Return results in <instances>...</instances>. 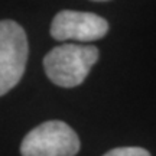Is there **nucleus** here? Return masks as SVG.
I'll return each instance as SVG.
<instances>
[{"label": "nucleus", "mask_w": 156, "mask_h": 156, "mask_svg": "<svg viewBox=\"0 0 156 156\" xmlns=\"http://www.w3.org/2000/svg\"><path fill=\"white\" fill-rule=\"evenodd\" d=\"M98 55L93 45L62 44L45 55V74L58 87L74 88L84 83Z\"/></svg>", "instance_id": "obj_1"}, {"label": "nucleus", "mask_w": 156, "mask_h": 156, "mask_svg": "<svg viewBox=\"0 0 156 156\" xmlns=\"http://www.w3.org/2000/svg\"><path fill=\"white\" fill-rule=\"evenodd\" d=\"M28 51L25 29L15 20H0V97L22 80Z\"/></svg>", "instance_id": "obj_2"}, {"label": "nucleus", "mask_w": 156, "mask_h": 156, "mask_svg": "<svg viewBox=\"0 0 156 156\" xmlns=\"http://www.w3.org/2000/svg\"><path fill=\"white\" fill-rule=\"evenodd\" d=\"M77 133L61 120H49L32 129L22 140V156H75L80 152Z\"/></svg>", "instance_id": "obj_3"}, {"label": "nucleus", "mask_w": 156, "mask_h": 156, "mask_svg": "<svg viewBox=\"0 0 156 156\" xmlns=\"http://www.w3.org/2000/svg\"><path fill=\"white\" fill-rule=\"evenodd\" d=\"M108 23L90 12L61 10L51 23V36L56 41L93 42L106 36Z\"/></svg>", "instance_id": "obj_4"}, {"label": "nucleus", "mask_w": 156, "mask_h": 156, "mask_svg": "<svg viewBox=\"0 0 156 156\" xmlns=\"http://www.w3.org/2000/svg\"><path fill=\"white\" fill-rule=\"evenodd\" d=\"M103 156H151V153L137 146H126V147H114Z\"/></svg>", "instance_id": "obj_5"}]
</instances>
